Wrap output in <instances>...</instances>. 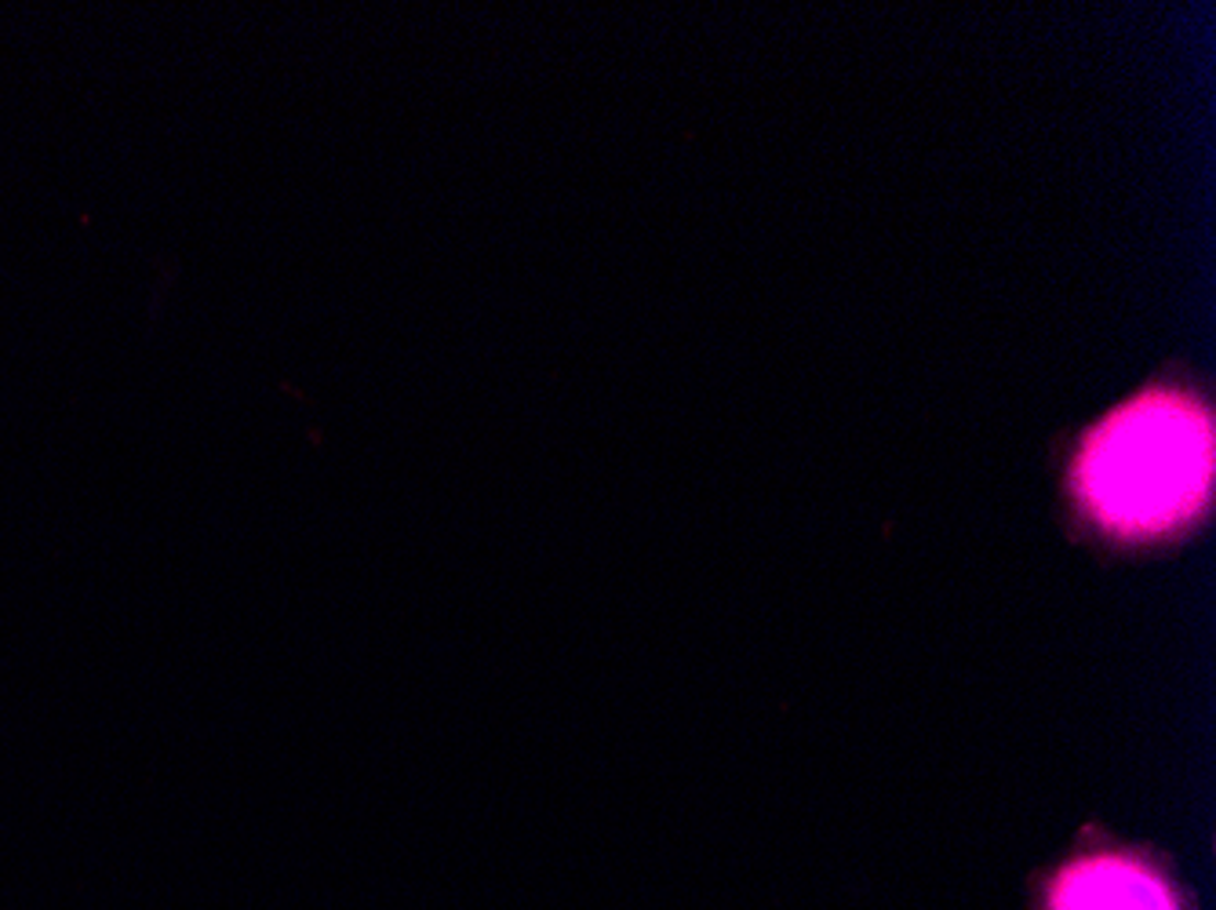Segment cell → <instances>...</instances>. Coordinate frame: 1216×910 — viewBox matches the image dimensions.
Segmentation results:
<instances>
[{
    "label": "cell",
    "instance_id": "obj_1",
    "mask_svg": "<svg viewBox=\"0 0 1216 910\" xmlns=\"http://www.w3.org/2000/svg\"><path fill=\"white\" fill-rule=\"evenodd\" d=\"M1213 419L1180 390H1148L1089 430L1074 455L1082 507L1118 535H1162L1206 507Z\"/></svg>",
    "mask_w": 1216,
    "mask_h": 910
},
{
    "label": "cell",
    "instance_id": "obj_2",
    "mask_svg": "<svg viewBox=\"0 0 1216 910\" xmlns=\"http://www.w3.org/2000/svg\"><path fill=\"white\" fill-rule=\"evenodd\" d=\"M1052 910H1176L1169 885L1126 856L1071 863L1052 885Z\"/></svg>",
    "mask_w": 1216,
    "mask_h": 910
}]
</instances>
